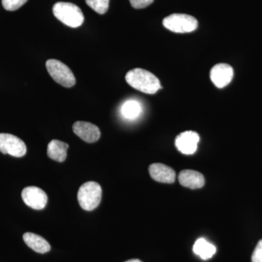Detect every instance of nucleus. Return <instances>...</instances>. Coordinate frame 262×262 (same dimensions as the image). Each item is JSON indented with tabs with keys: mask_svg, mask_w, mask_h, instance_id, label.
<instances>
[{
	"mask_svg": "<svg viewBox=\"0 0 262 262\" xmlns=\"http://www.w3.org/2000/svg\"><path fill=\"white\" fill-rule=\"evenodd\" d=\"M127 83L146 94H155L162 89L159 79L149 71L136 68L129 71L125 75Z\"/></svg>",
	"mask_w": 262,
	"mask_h": 262,
	"instance_id": "nucleus-1",
	"label": "nucleus"
},
{
	"mask_svg": "<svg viewBox=\"0 0 262 262\" xmlns=\"http://www.w3.org/2000/svg\"><path fill=\"white\" fill-rule=\"evenodd\" d=\"M53 13L58 20L71 28L80 27L84 22L82 10L73 3H57L53 5Z\"/></svg>",
	"mask_w": 262,
	"mask_h": 262,
	"instance_id": "nucleus-2",
	"label": "nucleus"
},
{
	"mask_svg": "<svg viewBox=\"0 0 262 262\" xmlns=\"http://www.w3.org/2000/svg\"><path fill=\"white\" fill-rule=\"evenodd\" d=\"M102 189L98 183L89 182L84 183L80 187L77 194L79 204L85 211H93L101 203Z\"/></svg>",
	"mask_w": 262,
	"mask_h": 262,
	"instance_id": "nucleus-3",
	"label": "nucleus"
},
{
	"mask_svg": "<svg viewBox=\"0 0 262 262\" xmlns=\"http://www.w3.org/2000/svg\"><path fill=\"white\" fill-rule=\"evenodd\" d=\"M46 68L49 75L57 83L65 88H72L75 85L76 79L73 72L61 61L56 59L48 60Z\"/></svg>",
	"mask_w": 262,
	"mask_h": 262,
	"instance_id": "nucleus-4",
	"label": "nucleus"
},
{
	"mask_svg": "<svg viewBox=\"0 0 262 262\" xmlns=\"http://www.w3.org/2000/svg\"><path fill=\"white\" fill-rule=\"evenodd\" d=\"M163 24L168 30L175 33L194 32L198 27V22L192 15L175 13L164 18Z\"/></svg>",
	"mask_w": 262,
	"mask_h": 262,
	"instance_id": "nucleus-5",
	"label": "nucleus"
},
{
	"mask_svg": "<svg viewBox=\"0 0 262 262\" xmlns=\"http://www.w3.org/2000/svg\"><path fill=\"white\" fill-rule=\"evenodd\" d=\"M0 151L15 158H21L27 153V146L21 139L9 134H0Z\"/></svg>",
	"mask_w": 262,
	"mask_h": 262,
	"instance_id": "nucleus-6",
	"label": "nucleus"
},
{
	"mask_svg": "<svg viewBox=\"0 0 262 262\" xmlns=\"http://www.w3.org/2000/svg\"><path fill=\"white\" fill-rule=\"evenodd\" d=\"M21 196L25 204L34 210H42L47 205V194L39 187L24 188Z\"/></svg>",
	"mask_w": 262,
	"mask_h": 262,
	"instance_id": "nucleus-7",
	"label": "nucleus"
},
{
	"mask_svg": "<svg viewBox=\"0 0 262 262\" xmlns=\"http://www.w3.org/2000/svg\"><path fill=\"white\" fill-rule=\"evenodd\" d=\"M200 136L194 131H185L176 139L175 144L180 152L184 155H193L198 149Z\"/></svg>",
	"mask_w": 262,
	"mask_h": 262,
	"instance_id": "nucleus-8",
	"label": "nucleus"
},
{
	"mask_svg": "<svg viewBox=\"0 0 262 262\" xmlns=\"http://www.w3.org/2000/svg\"><path fill=\"white\" fill-rule=\"evenodd\" d=\"M210 77L215 87L223 89L228 85L234 77V70L227 63H218L212 68Z\"/></svg>",
	"mask_w": 262,
	"mask_h": 262,
	"instance_id": "nucleus-9",
	"label": "nucleus"
},
{
	"mask_svg": "<svg viewBox=\"0 0 262 262\" xmlns=\"http://www.w3.org/2000/svg\"><path fill=\"white\" fill-rule=\"evenodd\" d=\"M74 133L87 143H94L100 139L99 128L89 122L77 121L73 125Z\"/></svg>",
	"mask_w": 262,
	"mask_h": 262,
	"instance_id": "nucleus-10",
	"label": "nucleus"
},
{
	"mask_svg": "<svg viewBox=\"0 0 262 262\" xmlns=\"http://www.w3.org/2000/svg\"><path fill=\"white\" fill-rule=\"evenodd\" d=\"M151 178L160 183L172 184L175 182L176 173L173 169L162 163L151 164L149 168Z\"/></svg>",
	"mask_w": 262,
	"mask_h": 262,
	"instance_id": "nucleus-11",
	"label": "nucleus"
},
{
	"mask_svg": "<svg viewBox=\"0 0 262 262\" xmlns=\"http://www.w3.org/2000/svg\"><path fill=\"white\" fill-rule=\"evenodd\" d=\"M179 183L189 189H200L204 186L205 178L203 174L192 170H184L179 173Z\"/></svg>",
	"mask_w": 262,
	"mask_h": 262,
	"instance_id": "nucleus-12",
	"label": "nucleus"
},
{
	"mask_svg": "<svg viewBox=\"0 0 262 262\" xmlns=\"http://www.w3.org/2000/svg\"><path fill=\"white\" fill-rule=\"evenodd\" d=\"M23 239L25 244L35 252L46 253L51 250L49 243L38 234L27 232L24 234Z\"/></svg>",
	"mask_w": 262,
	"mask_h": 262,
	"instance_id": "nucleus-13",
	"label": "nucleus"
},
{
	"mask_svg": "<svg viewBox=\"0 0 262 262\" xmlns=\"http://www.w3.org/2000/svg\"><path fill=\"white\" fill-rule=\"evenodd\" d=\"M68 148L67 143L56 139L52 140L48 145V156L55 161L62 163L67 158Z\"/></svg>",
	"mask_w": 262,
	"mask_h": 262,
	"instance_id": "nucleus-14",
	"label": "nucleus"
},
{
	"mask_svg": "<svg viewBox=\"0 0 262 262\" xmlns=\"http://www.w3.org/2000/svg\"><path fill=\"white\" fill-rule=\"evenodd\" d=\"M193 251L202 259L208 260L213 257V255L216 252V248L214 245L208 242L206 239L199 238L194 243Z\"/></svg>",
	"mask_w": 262,
	"mask_h": 262,
	"instance_id": "nucleus-15",
	"label": "nucleus"
},
{
	"mask_svg": "<svg viewBox=\"0 0 262 262\" xmlns=\"http://www.w3.org/2000/svg\"><path fill=\"white\" fill-rule=\"evenodd\" d=\"M142 108L140 103L135 100H128L122 104L121 113L122 116L127 120H135L140 116Z\"/></svg>",
	"mask_w": 262,
	"mask_h": 262,
	"instance_id": "nucleus-16",
	"label": "nucleus"
},
{
	"mask_svg": "<svg viewBox=\"0 0 262 262\" xmlns=\"http://www.w3.org/2000/svg\"><path fill=\"white\" fill-rule=\"evenodd\" d=\"M110 0H85L90 8H92L98 14H105L110 7Z\"/></svg>",
	"mask_w": 262,
	"mask_h": 262,
	"instance_id": "nucleus-17",
	"label": "nucleus"
},
{
	"mask_svg": "<svg viewBox=\"0 0 262 262\" xmlns=\"http://www.w3.org/2000/svg\"><path fill=\"white\" fill-rule=\"evenodd\" d=\"M28 0H2L3 8L8 11H15L23 6Z\"/></svg>",
	"mask_w": 262,
	"mask_h": 262,
	"instance_id": "nucleus-18",
	"label": "nucleus"
},
{
	"mask_svg": "<svg viewBox=\"0 0 262 262\" xmlns=\"http://www.w3.org/2000/svg\"><path fill=\"white\" fill-rule=\"evenodd\" d=\"M131 6L135 9H142L149 6L154 0H129Z\"/></svg>",
	"mask_w": 262,
	"mask_h": 262,
	"instance_id": "nucleus-19",
	"label": "nucleus"
},
{
	"mask_svg": "<svg viewBox=\"0 0 262 262\" xmlns=\"http://www.w3.org/2000/svg\"><path fill=\"white\" fill-rule=\"evenodd\" d=\"M252 262H262V239L258 243L251 257Z\"/></svg>",
	"mask_w": 262,
	"mask_h": 262,
	"instance_id": "nucleus-20",
	"label": "nucleus"
},
{
	"mask_svg": "<svg viewBox=\"0 0 262 262\" xmlns=\"http://www.w3.org/2000/svg\"><path fill=\"white\" fill-rule=\"evenodd\" d=\"M125 262H142V261H140V260H139V259H130V260H128V261H127Z\"/></svg>",
	"mask_w": 262,
	"mask_h": 262,
	"instance_id": "nucleus-21",
	"label": "nucleus"
}]
</instances>
